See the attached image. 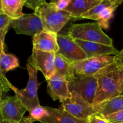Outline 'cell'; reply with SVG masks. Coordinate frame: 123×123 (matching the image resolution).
I'll return each mask as SVG.
<instances>
[{
	"instance_id": "cell-1",
	"label": "cell",
	"mask_w": 123,
	"mask_h": 123,
	"mask_svg": "<svg viewBox=\"0 0 123 123\" xmlns=\"http://www.w3.org/2000/svg\"><path fill=\"white\" fill-rule=\"evenodd\" d=\"M93 76L97 80L93 106L120 96L123 88V69L112 62Z\"/></svg>"
},
{
	"instance_id": "cell-2",
	"label": "cell",
	"mask_w": 123,
	"mask_h": 123,
	"mask_svg": "<svg viewBox=\"0 0 123 123\" xmlns=\"http://www.w3.org/2000/svg\"><path fill=\"white\" fill-rule=\"evenodd\" d=\"M34 13L41 19L43 30L56 34H58L65 25L72 19L68 12L58 10L52 2H44L34 11Z\"/></svg>"
},
{
	"instance_id": "cell-3",
	"label": "cell",
	"mask_w": 123,
	"mask_h": 123,
	"mask_svg": "<svg viewBox=\"0 0 123 123\" xmlns=\"http://www.w3.org/2000/svg\"><path fill=\"white\" fill-rule=\"evenodd\" d=\"M68 35L73 40L113 46L112 38L105 33L97 22L73 24L68 30Z\"/></svg>"
},
{
	"instance_id": "cell-4",
	"label": "cell",
	"mask_w": 123,
	"mask_h": 123,
	"mask_svg": "<svg viewBox=\"0 0 123 123\" xmlns=\"http://www.w3.org/2000/svg\"><path fill=\"white\" fill-rule=\"evenodd\" d=\"M26 67L29 75L27 85L24 89H18L15 94L20 98L29 112L34 107L40 105L38 97V89L40 84L37 79V70L28 61Z\"/></svg>"
},
{
	"instance_id": "cell-5",
	"label": "cell",
	"mask_w": 123,
	"mask_h": 123,
	"mask_svg": "<svg viewBox=\"0 0 123 123\" xmlns=\"http://www.w3.org/2000/svg\"><path fill=\"white\" fill-rule=\"evenodd\" d=\"M70 92H76L93 105L97 87V78L91 76H73L67 80Z\"/></svg>"
},
{
	"instance_id": "cell-6",
	"label": "cell",
	"mask_w": 123,
	"mask_h": 123,
	"mask_svg": "<svg viewBox=\"0 0 123 123\" xmlns=\"http://www.w3.org/2000/svg\"><path fill=\"white\" fill-rule=\"evenodd\" d=\"M71 97L61 102L59 109L68 113L79 120H86L97 112L93 105L88 103L76 92H70Z\"/></svg>"
},
{
	"instance_id": "cell-7",
	"label": "cell",
	"mask_w": 123,
	"mask_h": 123,
	"mask_svg": "<svg viewBox=\"0 0 123 123\" xmlns=\"http://www.w3.org/2000/svg\"><path fill=\"white\" fill-rule=\"evenodd\" d=\"M114 62V56H105L92 57L72 63L74 76H91L106 66Z\"/></svg>"
},
{
	"instance_id": "cell-8",
	"label": "cell",
	"mask_w": 123,
	"mask_h": 123,
	"mask_svg": "<svg viewBox=\"0 0 123 123\" xmlns=\"http://www.w3.org/2000/svg\"><path fill=\"white\" fill-rule=\"evenodd\" d=\"M12 26L16 34L34 36L43 30L41 19L34 12L30 14H24L20 18L12 20Z\"/></svg>"
},
{
	"instance_id": "cell-9",
	"label": "cell",
	"mask_w": 123,
	"mask_h": 123,
	"mask_svg": "<svg viewBox=\"0 0 123 123\" xmlns=\"http://www.w3.org/2000/svg\"><path fill=\"white\" fill-rule=\"evenodd\" d=\"M28 111L17 95L7 97L1 101V112L3 120L19 123Z\"/></svg>"
},
{
	"instance_id": "cell-10",
	"label": "cell",
	"mask_w": 123,
	"mask_h": 123,
	"mask_svg": "<svg viewBox=\"0 0 123 123\" xmlns=\"http://www.w3.org/2000/svg\"><path fill=\"white\" fill-rule=\"evenodd\" d=\"M55 54L37 50L32 48V55L29 58L30 62L37 70L43 73L46 80L54 76V60Z\"/></svg>"
},
{
	"instance_id": "cell-11",
	"label": "cell",
	"mask_w": 123,
	"mask_h": 123,
	"mask_svg": "<svg viewBox=\"0 0 123 123\" xmlns=\"http://www.w3.org/2000/svg\"><path fill=\"white\" fill-rule=\"evenodd\" d=\"M57 43L59 49L56 54L61 55L72 63L86 58L82 49L68 34H58Z\"/></svg>"
},
{
	"instance_id": "cell-12",
	"label": "cell",
	"mask_w": 123,
	"mask_h": 123,
	"mask_svg": "<svg viewBox=\"0 0 123 123\" xmlns=\"http://www.w3.org/2000/svg\"><path fill=\"white\" fill-rule=\"evenodd\" d=\"M75 43L82 49L86 56V58L105 55H116L119 51L113 46L106 45L95 42H86V41L74 40Z\"/></svg>"
},
{
	"instance_id": "cell-13",
	"label": "cell",
	"mask_w": 123,
	"mask_h": 123,
	"mask_svg": "<svg viewBox=\"0 0 123 123\" xmlns=\"http://www.w3.org/2000/svg\"><path fill=\"white\" fill-rule=\"evenodd\" d=\"M57 34L44 30L37 32L32 37L33 49L56 54L59 49Z\"/></svg>"
},
{
	"instance_id": "cell-14",
	"label": "cell",
	"mask_w": 123,
	"mask_h": 123,
	"mask_svg": "<svg viewBox=\"0 0 123 123\" xmlns=\"http://www.w3.org/2000/svg\"><path fill=\"white\" fill-rule=\"evenodd\" d=\"M46 81L48 83L47 91L54 101L58 100L61 102L71 97L68 82L66 79L54 76Z\"/></svg>"
},
{
	"instance_id": "cell-15",
	"label": "cell",
	"mask_w": 123,
	"mask_h": 123,
	"mask_svg": "<svg viewBox=\"0 0 123 123\" xmlns=\"http://www.w3.org/2000/svg\"><path fill=\"white\" fill-rule=\"evenodd\" d=\"M101 1L102 0H70L64 10L70 14L73 20H80V16L82 14L99 4Z\"/></svg>"
},
{
	"instance_id": "cell-16",
	"label": "cell",
	"mask_w": 123,
	"mask_h": 123,
	"mask_svg": "<svg viewBox=\"0 0 123 123\" xmlns=\"http://www.w3.org/2000/svg\"><path fill=\"white\" fill-rule=\"evenodd\" d=\"M49 115L43 118L39 122L42 123H88L86 120H79L68 113L56 108L44 106Z\"/></svg>"
},
{
	"instance_id": "cell-17",
	"label": "cell",
	"mask_w": 123,
	"mask_h": 123,
	"mask_svg": "<svg viewBox=\"0 0 123 123\" xmlns=\"http://www.w3.org/2000/svg\"><path fill=\"white\" fill-rule=\"evenodd\" d=\"M97 112L104 117L123 110V96H118L93 106Z\"/></svg>"
},
{
	"instance_id": "cell-18",
	"label": "cell",
	"mask_w": 123,
	"mask_h": 123,
	"mask_svg": "<svg viewBox=\"0 0 123 123\" xmlns=\"http://www.w3.org/2000/svg\"><path fill=\"white\" fill-rule=\"evenodd\" d=\"M54 76L66 80L74 76L72 62L58 54H55L54 60Z\"/></svg>"
},
{
	"instance_id": "cell-19",
	"label": "cell",
	"mask_w": 123,
	"mask_h": 123,
	"mask_svg": "<svg viewBox=\"0 0 123 123\" xmlns=\"http://www.w3.org/2000/svg\"><path fill=\"white\" fill-rule=\"evenodd\" d=\"M2 13L12 20H14L24 14L23 7L25 0H1Z\"/></svg>"
},
{
	"instance_id": "cell-20",
	"label": "cell",
	"mask_w": 123,
	"mask_h": 123,
	"mask_svg": "<svg viewBox=\"0 0 123 123\" xmlns=\"http://www.w3.org/2000/svg\"><path fill=\"white\" fill-rule=\"evenodd\" d=\"M123 2V0H115V2L111 6L102 10L98 14L96 21L101 28L108 29L109 26V20L114 16V13L120 5Z\"/></svg>"
},
{
	"instance_id": "cell-21",
	"label": "cell",
	"mask_w": 123,
	"mask_h": 123,
	"mask_svg": "<svg viewBox=\"0 0 123 123\" xmlns=\"http://www.w3.org/2000/svg\"><path fill=\"white\" fill-rule=\"evenodd\" d=\"M19 67V60L13 54H6L3 51L0 56V72L3 74L8 71Z\"/></svg>"
},
{
	"instance_id": "cell-22",
	"label": "cell",
	"mask_w": 123,
	"mask_h": 123,
	"mask_svg": "<svg viewBox=\"0 0 123 123\" xmlns=\"http://www.w3.org/2000/svg\"><path fill=\"white\" fill-rule=\"evenodd\" d=\"M115 0H102L99 4L96 6L85 14H82L80 16V19L82 20V19H86L96 20L97 16L100 12L106 7L111 6L115 2Z\"/></svg>"
},
{
	"instance_id": "cell-23",
	"label": "cell",
	"mask_w": 123,
	"mask_h": 123,
	"mask_svg": "<svg viewBox=\"0 0 123 123\" xmlns=\"http://www.w3.org/2000/svg\"><path fill=\"white\" fill-rule=\"evenodd\" d=\"M29 113H30L29 117L32 119L33 121H39L40 120L49 115V113L44 106H42L41 105L32 108L29 111Z\"/></svg>"
},
{
	"instance_id": "cell-24",
	"label": "cell",
	"mask_w": 123,
	"mask_h": 123,
	"mask_svg": "<svg viewBox=\"0 0 123 123\" xmlns=\"http://www.w3.org/2000/svg\"><path fill=\"white\" fill-rule=\"evenodd\" d=\"M17 90L18 88L14 87L6 78L4 74L0 72V101L2 100L4 94L7 93L10 90H13L15 92Z\"/></svg>"
},
{
	"instance_id": "cell-25",
	"label": "cell",
	"mask_w": 123,
	"mask_h": 123,
	"mask_svg": "<svg viewBox=\"0 0 123 123\" xmlns=\"http://www.w3.org/2000/svg\"><path fill=\"white\" fill-rule=\"evenodd\" d=\"M109 123H123V110L105 117Z\"/></svg>"
},
{
	"instance_id": "cell-26",
	"label": "cell",
	"mask_w": 123,
	"mask_h": 123,
	"mask_svg": "<svg viewBox=\"0 0 123 123\" xmlns=\"http://www.w3.org/2000/svg\"><path fill=\"white\" fill-rule=\"evenodd\" d=\"M88 123H109L105 118L99 114L98 112H96L91 115L88 118L87 120Z\"/></svg>"
},
{
	"instance_id": "cell-27",
	"label": "cell",
	"mask_w": 123,
	"mask_h": 123,
	"mask_svg": "<svg viewBox=\"0 0 123 123\" xmlns=\"http://www.w3.org/2000/svg\"><path fill=\"white\" fill-rule=\"evenodd\" d=\"M45 1V0H25V6L36 11V10Z\"/></svg>"
},
{
	"instance_id": "cell-28",
	"label": "cell",
	"mask_w": 123,
	"mask_h": 123,
	"mask_svg": "<svg viewBox=\"0 0 123 123\" xmlns=\"http://www.w3.org/2000/svg\"><path fill=\"white\" fill-rule=\"evenodd\" d=\"M10 27V25L0 30V56L2 52L4 51L5 37H6V34L9 30Z\"/></svg>"
},
{
	"instance_id": "cell-29",
	"label": "cell",
	"mask_w": 123,
	"mask_h": 123,
	"mask_svg": "<svg viewBox=\"0 0 123 123\" xmlns=\"http://www.w3.org/2000/svg\"><path fill=\"white\" fill-rule=\"evenodd\" d=\"M70 0H55V1H51L55 5L56 9L59 11L64 10L65 8L68 6Z\"/></svg>"
},
{
	"instance_id": "cell-30",
	"label": "cell",
	"mask_w": 123,
	"mask_h": 123,
	"mask_svg": "<svg viewBox=\"0 0 123 123\" xmlns=\"http://www.w3.org/2000/svg\"><path fill=\"white\" fill-rule=\"evenodd\" d=\"M114 63L118 67L123 69V48L117 55L114 56Z\"/></svg>"
},
{
	"instance_id": "cell-31",
	"label": "cell",
	"mask_w": 123,
	"mask_h": 123,
	"mask_svg": "<svg viewBox=\"0 0 123 123\" xmlns=\"http://www.w3.org/2000/svg\"><path fill=\"white\" fill-rule=\"evenodd\" d=\"M11 21H12V19H10L5 14H2L0 15V30L5 28L7 26H10Z\"/></svg>"
},
{
	"instance_id": "cell-32",
	"label": "cell",
	"mask_w": 123,
	"mask_h": 123,
	"mask_svg": "<svg viewBox=\"0 0 123 123\" xmlns=\"http://www.w3.org/2000/svg\"><path fill=\"white\" fill-rule=\"evenodd\" d=\"M33 122L34 121L30 117H27L23 118L19 123H33Z\"/></svg>"
},
{
	"instance_id": "cell-33",
	"label": "cell",
	"mask_w": 123,
	"mask_h": 123,
	"mask_svg": "<svg viewBox=\"0 0 123 123\" xmlns=\"http://www.w3.org/2000/svg\"><path fill=\"white\" fill-rule=\"evenodd\" d=\"M2 121H3V118H2V117L1 112V101H0V123H2Z\"/></svg>"
},
{
	"instance_id": "cell-34",
	"label": "cell",
	"mask_w": 123,
	"mask_h": 123,
	"mask_svg": "<svg viewBox=\"0 0 123 123\" xmlns=\"http://www.w3.org/2000/svg\"><path fill=\"white\" fill-rule=\"evenodd\" d=\"M2 13V6H1V0H0V15H1Z\"/></svg>"
},
{
	"instance_id": "cell-35",
	"label": "cell",
	"mask_w": 123,
	"mask_h": 123,
	"mask_svg": "<svg viewBox=\"0 0 123 123\" xmlns=\"http://www.w3.org/2000/svg\"><path fill=\"white\" fill-rule=\"evenodd\" d=\"M2 123H12V122H10V121H6V120H3Z\"/></svg>"
},
{
	"instance_id": "cell-36",
	"label": "cell",
	"mask_w": 123,
	"mask_h": 123,
	"mask_svg": "<svg viewBox=\"0 0 123 123\" xmlns=\"http://www.w3.org/2000/svg\"><path fill=\"white\" fill-rule=\"evenodd\" d=\"M120 96H123V88L122 92H121V94H120Z\"/></svg>"
}]
</instances>
